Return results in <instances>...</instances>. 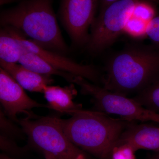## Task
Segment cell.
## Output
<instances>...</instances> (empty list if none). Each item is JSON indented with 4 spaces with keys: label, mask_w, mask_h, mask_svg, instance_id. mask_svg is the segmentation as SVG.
Here are the masks:
<instances>
[{
    "label": "cell",
    "mask_w": 159,
    "mask_h": 159,
    "mask_svg": "<svg viewBox=\"0 0 159 159\" xmlns=\"http://www.w3.org/2000/svg\"><path fill=\"white\" fill-rule=\"evenodd\" d=\"M4 27L26 50L39 55L57 70L83 77L95 83L101 82L102 77L99 71L93 66L78 63L63 54L45 48L31 40L27 39L25 35L13 28Z\"/></svg>",
    "instance_id": "8"
},
{
    "label": "cell",
    "mask_w": 159,
    "mask_h": 159,
    "mask_svg": "<svg viewBox=\"0 0 159 159\" xmlns=\"http://www.w3.org/2000/svg\"><path fill=\"white\" fill-rule=\"evenodd\" d=\"M141 0H119L100 9L91 26L88 49L99 53L111 45L124 32L125 26Z\"/></svg>",
    "instance_id": "5"
},
{
    "label": "cell",
    "mask_w": 159,
    "mask_h": 159,
    "mask_svg": "<svg viewBox=\"0 0 159 159\" xmlns=\"http://www.w3.org/2000/svg\"><path fill=\"white\" fill-rule=\"evenodd\" d=\"M25 48L20 43L3 27L0 32V60L17 63Z\"/></svg>",
    "instance_id": "14"
},
{
    "label": "cell",
    "mask_w": 159,
    "mask_h": 159,
    "mask_svg": "<svg viewBox=\"0 0 159 159\" xmlns=\"http://www.w3.org/2000/svg\"><path fill=\"white\" fill-rule=\"evenodd\" d=\"M101 83L107 90L127 96L138 93L159 78V51L132 45L110 59Z\"/></svg>",
    "instance_id": "1"
},
{
    "label": "cell",
    "mask_w": 159,
    "mask_h": 159,
    "mask_svg": "<svg viewBox=\"0 0 159 159\" xmlns=\"http://www.w3.org/2000/svg\"><path fill=\"white\" fill-rule=\"evenodd\" d=\"M150 1H153V2H159V0H150Z\"/></svg>",
    "instance_id": "26"
},
{
    "label": "cell",
    "mask_w": 159,
    "mask_h": 159,
    "mask_svg": "<svg viewBox=\"0 0 159 159\" xmlns=\"http://www.w3.org/2000/svg\"><path fill=\"white\" fill-rule=\"evenodd\" d=\"M0 159H14L10 157H8V156H6V155H1L0 157Z\"/></svg>",
    "instance_id": "22"
},
{
    "label": "cell",
    "mask_w": 159,
    "mask_h": 159,
    "mask_svg": "<svg viewBox=\"0 0 159 159\" xmlns=\"http://www.w3.org/2000/svg\"><path fill=\"white\" fill-rule=\"evenodd\" d=\"M148 22L133 16L128 21L124 32L136 38L146 36V29Z\"/></svg>",
    "instance_id": "16"
},
{
    "label": "cell",
    "mask_w": 159,
    "mask_h": 159,
    "mask_svg": "<svg viewBox=\"0 0 159 159\" xmlns=\"http://www.w3.org/2000/svg\"><path fill=\"white\" fill-rule=\"evenodd\" d=\"M73 83L80 87L84 94L93 97L99 111L118 115L129 121H151L159 124V114L145 108L133 98L111 92L79 76H75Z\"/></svg>",
    "instance_id": "6"
},
{
    "label": "cell",
    "mask_w": 159,
    "mask_h": 159,
    "mask_svg": "<svg viewBox=\"0 0 159 159\" xmlns=\"http://www.w3.org/2000/svg\"><path fill=\"white\" fill-rule=\"evenodd\" d=\"M133 16L149 22L155 16L154 9L150 5L140 1L135 8Z\"/></svg>",
    "instance_id": "17"
},
{
    "label": "cell",
    "mask_w": 159,
    "mask_h": 159,
    "mask_svg": "<svg viewBox=\"0 0 159 159\" xmlns=\"http://www.w3.org/2000/svg\"><path fill=\"white\" fill-rule=\"evenodd\" d=\"M133 99L148 110L159 114V78Z\"/></svg>",
    "instance_id": "15"
},
{
    "label": "cell",
    "mask_w": 159,
    "mask_h": 159,
    "mask_svg": "<svg viewBox=\"0 0 159 159\" xmlns=\"http://www.w3.org/2000/svg\"><path fill=\"white\" fill-rule=\"evenodd\" d=\"M77 159H85V158H84V155H83L81 156L79 158H78Z\"/></svg>",
    "instance_id": "25"
},
{
    "label": "cell",
    "mask_w": 159,
    "mask_h": 159,
    "mask_svg": "<svg viewBox=\"0 0 159 159\" xmlns=\"http://www.w3.org/2000/svg\"><path fill=\"white\" fill-rule=\"evenodd\" d=\"M60 122L74 145L99 159H111L119 138L131 121L80 109L75 111L71 118L60 119Z\"/></svg>",
    "instance_id": "2"
},
{
    "label": "cell",
    "mask_w": 159,
    "mask_h": 159,
    "mask_svg": "<svg viewBox=\"0 0 159 159\" xmlns=\"http://www.w3.org/2000/svg\"><path fill=\"white\" fill-rule=\"evenodd\" d=\"M126 145L135 152L140 149L159 152V127L131 122L123 132L117 145Z\"/></svg>",
    "instance_id": "10"
},
{
    "label": "cell",
    "mask_w": 159,
    "mask_h": 159,
    "mask_svg": "<svg viewBox=\"0 0 159 159\" xmlns=\"http://www.w3.org/2000/svg\"><path fill=\"white\" fill-rule=\"evenodd\" d=\"M146 36L149 38L154 44L159 46V15L155 16L148 22Z\"/></svg>",
    "instance_id": "19"
},
{
    "label": "cell",
    "mask_w": 159,
    "mask_h": 159,
    "mask_svg": "<svg viewBox=\"0 0 159 159\" xmlns=\"http://www.w3.org/2000/svg\"><path fill=\"white\" fill-rule=\"evenodd\" d=\"M98 0H62L59 13L63 25L72 43L77 46L87 44L89 30L95 20Z\"/></svg>",
    "instance_id": "7"
},
{
    "label": "cell",
    "mask_w": 159,
    "mask_h": 159,
    "mask_svg": "<svg viewBox=\"0 0 159 159\" xmlns=\"http://www.w3.org/2000/svg\"><path fill=\"white\" fill-rule=\"evenodd\" d=\"M2 1L4 3H6L7 2H9V1H11V0H2Z\"/></svg>",
    "instance_id": "24"
},
{
    "label": "cell",
    "mask_w": 159,
    "mask_h": 159,
    "mask_svg": "<svg viewBox=\"0 0 159 159\" xmlns=\"http://www.w3.org/2000/svg\"><path fill=\"white\" fill-rule=\"evenodd\" d=\"M150 159H159V152H156Z\"/></svg>",
    "instance_id": "23"
},
{
    "label": "cell",
    "mask_w": 159,
    "mask_h": 159,
    "mask_svg": "<svg viewBox=\"0 0 159 159\" xmlns=\"http://www.w3.org/2000/svg\"><path fill=\"white\" fill-rule=\"evenodd\" d=\"M18 122L31 144L42 152L46 159H77L83 155L66 136L59 118L43 117L32 120L29 117Z\"/></svg>",
    "instance_id": "4"
},
{
    "label": "cell",
    "mask_w": 159,
    "mask_h": 159,
    "mask_svg": "<svg viewBox=\"0 0 159 159\" xmlns=\"http://www.w3.org/2000/svg\"><path fill=\"white\" fill-rule=\"evenodd\" d=\"M134 152L128 145H116L112 152L111 159H135Z\"/></svg>",
    "instance_id": "20"
},
{
    "label": "cell",
    "mask_w": 159,
    "mask_h": 159,
    "mask_svg": "<svg viewBox=\"0 0 159 159\" xmlns=\"http://www.w3.org/2000/svg\"><path fill=\"white\" fill-rule=\"evenodd\" d=\"M18 63L26 68L35 73L50 76L57 75L70 82L73 83L74 76H76L57 70L39 55L27 51L25 48Z\"/></svg>",
    "instance_id": "13"
},
{
    "label": "cell",
    "mask_w": 159,
    "mask_h": 159,
    "mask_svg": "<svg viewBox=\"0 0 159 159\" xmlns=\"http://www.w3.org/2000/svg\"><path fill=\"white\" fill-rule=\"evenodd\" d=\"M1 119V134L7 137L19 135L20 134V129L16 127L12 122L7 119L5 112L2 109L0 111Z\"/></svg>",
    "instance_id": "18"
},
{
    "label": "cell",
    "mask_w": 159,
    "mask_h": 159,
    "mask_svg": "<svg viewBox=\"0 0 159 159\" xmlns=\"http://www.w3.org/2000/svg\"><path fill=\"white\" fill-rule=\"evenodd\" d=\"M118 1H119V0H100L101 9L104 8L107 6L109 5L110 4Z\"/></svg>",
    "instance_id": "21"
},
{
    "label": "cell",
    "mask_w": 159,
    "mask_h": 159,
    "mask_svg": "<svg viewBox=\"0 0 159 159\" xmlns=\"http://www.w3.org/2000/svg\"><path fill=\"white\" fill-rule=\"evenodd\" d=\"M48 107L61 113L73 114L81 106L73 101L77 91L73 84L65 87L48 85L43 91Z\"/></svg>",
    "instance_id": "12"
},
{
    "label": "cell",
    "mask_w": 159,
    "mask_h": 159,
    "mask_svg": "<svg viewBox=\"0 0 159 159\" xmlns=\"http://www.w3.org/2000/svg\"><path fill=\"white\" fill-rule=\"evenodd\" d=\"M0 21L2 27L13 28L45 48L61 54L68 51L51 0H24L2 11Z\"/></svg>",
    "instance_id": "3"
},
{
    "label": "cell",
    "mask_w": 159,
    "mask_h": 159,
    "mask_svg": "<svg viewBox=\"0 0 159 159\" xmlns=\"http://www.w3.org/2000/svg\"><path fill=\"white\" fill-rule=\"evenodd\" d=\"M0 101L5 114L18 122L19 113L31 116L29 111L35 107L44 106L31 99L23 88L5 70L0 68Z\"/></svg>",
    "instance_id": "9"
},
{
    "label": "cell",
    "mask_w": 159,
    "mask_h": 159,
    "mask_svg": "<svg viewBox=\"0 0 159 159\" xmlns=\"http://www.w3.org/2000/svg\"><path fill=\"white\" fill-rule=\"evenodd\" d=\"M0 65L23 88L30 92L43 93L46 87L53 81L50 75L38 74L17 63L0 60Z\"/></svg>",
    "instance_id": "11"
}]
</instances>
